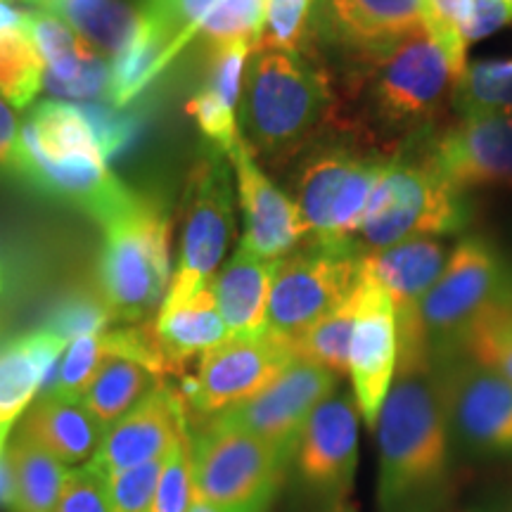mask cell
Masks as SVG:
<instances>
[{
  "label": "cell",
  "mask_w": 512,
  "mask_h": 512,
  "mask_svg": "<svg viewBox=\"0 0 512 512\" xmlns=\"http://www.w3.org/2000/svg\"><path fill=\"white\" fill-rule=\"evenodd\" d=\"M453 102L463 117L512 114V57L467 64Z\"/></svg>",
  "instance_id": "cell-32"
},
{
  "label": "cell",
  "mask_w": 512,
  "mask_h": 512,
  "mask_svg": "<svg viewBox=\"0 0 512 512\" xmlns=\"http://www.w3.org/2000/svg\"><path fill=\"white\" fill-rule=\"evenodd\" d=\"M31 12L60 17L76 34L112 60L138 31L140 10L128 0H22Z\"/></svg>",
  "instance_id": "cell-25"
},
{
  "label": "cell",
  "mask_w": 512,
  "mask_h": 512,
  "mask_svg": "<svg viewBox=\"0 0 512 512\" xmlns=\"http://www.w3.org/2000/svg\"><path fill=\"white\" fill-rule=\"evenodd\" d=\"M5 441H8V434L0 430V460L5 456Z\"/></svg>",
  "instance_id": "cell-51"
},
{
  "label": "cell",
  "mask_w": 512,
  "mask_h": 512,
  "mask_svg": "<svg viewBox=\"0 0 512 512\" xmlns=\"http://www.w3.org/2000/svg\"><path fill=\"white\" fill-rule=\"evenodd\" d=\"M17 434L34 441L60 463L76 465L95 456L105 437V427L95 420L83 401L41 394L24 415Z\"/></svg>",
  "instance_id": "cell-22"
},
{
  "label": "cell",
  "mask_w": 512,
  "mask_h": 512,
  "mask_svg": "<svg viewBox=\"0 0 512 512\" xmlns=\"http://www.w3.org/2000/svg\"><path fill=\"white\" fill-rule=\"evenodd\" d=\"M358 283H361V280H358ZM356 313L358 285L342 304L335 306L325 318H320L318 323L299 339L297 347H294V354H297V358H304V361L316 363V366L328 368L330 373H335L339 377L349 373V349L351 337H354Z\"/></svg>",
  "instance_id": "cell-30"
},
{
  "label": "cell",
  "mask_w": 512,
  "mask_h": 512,
  "mask_svg": "<svg viewBox=\"0 0 512 512\" xmlns=\"http://www.w3.org/2000/svg\"><path fill=\"white\" fill-rule=\"evenodd\" d=\"M389 159L351 147H320L299 164L292 192L304 226V247L358 252L356 235Z\"/></svg>",
  "instance_id": "cell-7"
},
{
  "label": "cell",
  "mask_w": 512,
  "mask_h": 512,
  "mask_svg": "<svg viewBox=\"0 0 512 512\" xmlns=\"http://www.w3.org/2000/svg\"><path fill=\"white\" fill-rule=\"evenodd\" d=\"M337 382L339 375L330 373L328 368L294 358L264 392L209 418L264 439L292 465L294 448L306 422L318 403L335 392Z\"/></svg>",
  "instance_id": "cell-13"
},
{
  "label": "cell",
  "mask_w": 512,
  "mask_h": 512,
  "mask_svg": "<svg viewBox=\"0 0 512 512\" xmlns=\"http://www.w3.org/2000/svg\"><path fill=\"white\" fill-rule=\"evenodd\" d=\"M294 358L290 344L268 330L226 337L200 356L197 394L188 403L190 420L209 418L264 392Z\"/></svg>",
  "instance_id": "cell-14"
},
{
  "label": "cell",
  "mask_w": 512,
  "mask_h": 512,
  "mask_svg": "<svg viewBox=\"0 0 512 512\" xmlns=\"http://www.w3.org/2000/svg\"><path fill=\"white\" fill-rule=\"evenodd\" d=\"M0 287H3V275H0Z\"/></svg>",
  "instance_id": "cell-54"
},
{
  "label": "cell",
  "mask_w": 512,
  "mask_h": 512,
  "mask_svg": "<svg viewBox=\"0 0 512 512\" xmlns=\"http://www.w3.org/2000/svg\"><path fill=\"white\" fill-rule=\"evenodd\" d=\"M316 31L349 55L384 48L425 24L422 0H318Z\"/></svg>",
  "instance_id": "cell-19"
},
{
  "label": "cell",
  "mask_w": 512,
  "mask_h": 512,
  "mask_svg": "<svg viewBox=\"0 0 512 512\" xmlns=\"http://www.w3.org/2000/svg\"><path fill=\"white\" fill-rule=\"evenodd\" d=\"M216 3L219 0H143L140 12L150 17L174 41L162 60V72L166 64L197 36L202 19L214 10Z\"/></svg>",
  "instance_id": "cell-35"
},
{
  "label": "cell",
  "mask_w": 512,
  "mask_h": 512,
  "mask_svg": "<svg viewBox=\"0 0 512 512\" xmlns=\"http://www.w3.org/2000/svg\"><path fill=\"white\" fill-rule=\"evenodd\" d=\"M494 311L501 313L503 318L512 320V264H508L505 268V278H503V285H501V294H498L496 304H494Z\"/></svg>",
  "instance_id": "cell-47"
},
{
  "label": "cell",
  "mask_w": 512,
  "mask_h": 512,
  "mask_svg": "<svg viewBox=\"0 0 512 512\" xmlns=\"http://www.w3.org/2000/svg\"><path fill=\"white\" fill-rule=\"evenodd\" d=\"M185 112L195 119L202 136L209 140V145L216 147L221 155H230L233 147L242 140L238 131V110L223 102L211 88L202 86L185 105Z\"/></svg>",
  "instance_id": "cell-38"
},
{
  "label": "cell",
  "mask_w": 512,
  "mask_h": 512,
  "mask_svg": "<svg viewBox=\"0 0 512 512\" xmlns=\"http://www.w3.org/2000/svg\"><path fill=\"white\" fill-rule=\"evenodd\" d=\"M337 119V100L325 69L302 53L254 50L240 98V133L254 157L273 166L290 162Z\"/></svg>",
  "instance_id": "cell-3"
},
{
  "label": "cell",
  "mask_w": 512,
  "mask_h": 512,
  "mask_svg": "<svg viewBox=\"0 0 512 512\" xmlns=\"http://www.w3.org/2000/svg\"><path fill=\"white\" fill-rule=\"evenodd\" d=\"M453 451L470 460L512 456V384L467 354L434 361Z\"/></svg>",
  "instance_id": "cell-9"
},
{
  "label": "cell",
  "mask_w": 512,
  "mask_h": 512,
  "mask_svg": "<svg viewBox=\"0 0 512 512\" xmlns=\"http://www.w3.org/2000/svg\"><path fill=\"white\" fill-rule=\"evenodd\" d=\"M363 261V259H361ZM399 366V311L384 287L361 271L349 375L361 418L373 430Z\"/></svg>",
  "instance_id": "cell-15"
},
{
  "label": "cell",
  "mask_w": 512,
  "mask_h": 512,
  "mask_svg": "<svg viewBox=\"0 0 512 512\" xmlns=\"http://www.w3.org/2000/svg\"><path fill=\"white\" fill-rule=\"evenodd\" d=\"M159 382L164 380H159L140 361L107 351L98 375L93 377L91 387L83 396V403L107 432V427H112L128 411H133Z\"/></svg>",
  "instance_id": "cell-26"
},
{
  "label": "cell",
  "mask_w": 512,
  "mask_h": 512,
  "mask_svg": "<svg viewBox=\"0 0 512 512\" xmlns=\"http://www.w3.org/2000/svg\"><path fill=\"white\" fill-rule=\"evenodd\" d=\"M375 430L377 510L448 512L456 496V472L439 373L406 318H399V366Z\"/></svg>",
  "instance_id": "cell-1"
},
{
  "label": "cell",
  "mask_w": 512,
  "mask_h": 512,
  "mask_svg": "<svg viewBox=\"0 0 512 512\" xmlns=\"http://www.w3.org/2000/svg\"><path fill=\"white\" fill-rule=\"evenodd\" d=\"M19 128L22 124L17 121L15 110L0 98V176H10L12 171L19 145Z\"/></svg>",
  "instance_id": "cell-45"
},
{
  "label": "cell",
  "mask_w": 512,
  "mask_h": 512,
  "mask_svg": "<svg viewBox=\"0 0 512 512\" xmlns=\"http://www.w3.org/2000/svg\"><path fill=\"white\" fill-rule=\"evenodd\" d=\"M422 5H425V27L437 38L456 74L463 79L467 69L465 27L470 17V0H422Z\"/></svg>",
  "instance_id": "cell-39"
},
{
  "label": "cell",
  "mask_w": 512,
  "mask_h": 512,
  "mask_svg": "<svg viewBox=\"0 0 512 512\" xmlns=\"http://www.w3.org/2000/svg\"><path fill=\"white\" fill-rule=\"evenodd\" d=\"M472 219L470 202L437 169L427 152L396 157L384 166L356 235L358 254L380 252L403 240L444 238Z\"/></svg>",
  "instance_id": "cell-5"
},
{
  "label": "cell",
  "mask_w": 512,
  "mask_h": 512,
  "mask_svg": "<svg viewBox=\"0 0 512 512\" xmlns=\"http://www.w3.org/2000/svg\"><path fill=\"white\" fill-rule=\"evenodd\" d=\"M5 460L12 472V501L8 510L53 512L69 472L64 463L19 434L5 451Z\"/></svg>",
  "instance_id": "cell-27"
},
{
  "label": "cell",
  "mask_w": 512,
  "mask_h": 512,
  "mask_svg": "<svg viewBox=\"0 0 512 512\" xmlns=\"http://www.w3.org/2000/svg\"><path fill=\"white\" fill-rule=\"evenodd\" d=\"M313 0H268L266 22L254 50H283L302 53L311 24Z\"/></svg>",
  "instance_id": "cell-37"
},
{
  "label": "cell",
  "mask_w": 512,
  "mask_h": 512,
  "mask_svg": "<svg viewBox=\"0 0 512 512\" xmlns=\"http://www.w3.org/2000/svg\"><path fill=\"white\" fill-rule=\"evenodd\" d=\"M358 415L354 394L335 389L318 403L297 441L290 475L297 494L316 510L349 503L358 463Z\"/></svg>",
  "instance_id": "cell-11"
},
{
  "label": "cell",
  "mask_w": 512,
  "mask_h": 512,
  "mask_svg": "<svg viewBox=\"0 0 512 512\" xmlns=\"http://www.w3.org/2000/svg\"><path fill=\"white\" fill-rule=\"evenodd\" d=\"M472 512H512V496H501V498H491L475 508Z\"/></svg>",
  "instance_id": "cell-49"
},
{
  "label": "cell",
  "mask_w": 512,
  "mask_h": 512,
  "mask_svg": "<svg viewBox=\"0 0 512 512\" xmlns=\"http://www.w3.org/2000/svg\"><path fill=\"white\" fill-rule=\"evenodd\" d=\"M46 62L27 29L0 31V98L12 110H27L43 88Z\"/></svg>",
  "instance_id": "cell-29"
},
{
  "label": "cell",
  "mask_w": 512,
  "mask_h": 512,
  "mask_svg": "<svg viewBox=\"0 0 512 512\" xmlns=\"http://www.w3.org/2000/svg\"><path fill=\"white\" fill-rule=\"evenodd\" d=\"M192 498L190 470V434L176 444L166 456L162 477H159L152 512H188Z\"/></svg>",
  "instance_id": "cell-43"
},
{
  "label": "cell",
  "mask_w": 512,
  "mask_h": 512,
  "mask_svg": "<svg viewBox=\"0 0 512 512\" xmlns=\"http://www.w3.org/2000/svg\"><path fill=\"white\" fill-rule=\"evenodd\" d=\"M157 347L162 351L169 377L188 375V363L195 356L216 347L228 337L226 323L216 304L214 287L207 285L192 297H164L162 309L152 320Z\"/></svg>",
  "instance_id": "cell-21"
},
{
  "label": "cell",
  "mask_w": 512,
  "mask_h": 512,
  "mask_svg": "<svg viewBox=\"0 0 512 512\" xmlns=\"http://www.w3.org/2000/svg\"><path fill=\"white\" fill-rule=\"evenodd\" d=\"M361 259L363 271L384 287L396 311H411L444 273L451 252L439 238H413Z\"/></svg>",
  "instance_id": "cell-23"
},
{
  "label": "cell",
  "mask_w": 512,
  "mask_h": 512,
  "mask_svg": "<svg viewBox=\"0 0 512 512\" xmlns=\"http://www.w3.org/2000/svg\"><path fill=\"white\" fill-rule=\"evenodd\" d=\"M268 0H219L202 19L197 36L209 43L252 41L256 46L266 22Z\"/></svg>",
  "instance_id": "cell-36"
},
{
  "label": "cell",
  "mask_w": 512,
  "mask_h": 512,
  "mask_svg": "<svg viewBox=\"0 0 512 512\" xmlns=\"http://www.w3.org/2000/svg\"><path fill=\"white\" fill-rule=\"evenodd\" d=\"M465 354L512 384V320L491 309L467 339Z\"/></svg>",
  "instance_id": "cell-40"
},
{
  "label": "cell",
  "mask_w": 512,
  "mask_h": 512,
  "mask_svg": "<svg viewBox=\"0 0 512 512\" xmlns=\"http://www.w3.org/2000/svg\"><path fill=\"white\" fill-rule=\"evenodd\" d=\"M361 254L304 247L275 261L266 330L294 349L361 280Z\"/></svg>",
  "instance_id": "cell-10"
},
{
  "label": "cell",
  "mask_w": 512,
  "mask_h": 512,
  "mask_svg": "<svg viewBox=\"0 0 512 512\" xmlns=\"http://www.w3.org/2000/svg\"><path fill=\"white\" fill-rule=\"evenodd\" d=\"M117 323L98 287H74L50 309L43 328L55 332L64 342L83 335H102Z\"/></svg>",
  "instance_id": "cell-33"
},
{
  "label": "cell",
  "mask_w": 512,
  "mask_h": 512,
  "mask_svg": "<svg viewBox=\"0 0 512 512\" xmlns=\"http://www.w3.org/2000/svg\"><path fill=\"white\" fill-rule=\"evenodd\" d=\"M188 512H221L219 508H214V505H211L207 498H204L200 491L197 489H192V498H190V508H188Z\"/></svg>",
  "instance_id": "cell-50"
},
{
  "label": "cell",
  "mask_w": 512,
  "mask_h": 512,
  "mask_svg": "<svg viewBox=\"0 0 512 512\" xmlns=\"http://www.w3.org/2000/svg\"><path fill=\"white\" fill-rule=\"evenodd\" d=\"M238 176V195L245 221L242 247L266 261H280L304 242L302 216L294 200L275 188L266 171L256 164L245 140L228 155Z\"/></svg>",
  "instance_id": "cell-18"
},
{
  "label": "cell",
  "mask_w": 512,
  "mask_h": 512,
  "mask_svg": "<svg viewBox=\"0 0 512 512\" xmlns=\"http://www.w3.org/2000/svg\"><path fill=\"white\" fill-rule=\"evenodd\" d=\"M233 197L219 159L204 157L190 169L183 192L181 259L166 297H192L214 283V271L233 240Z\"/></svg>",
  "instance_id": "cell-12"
},
{
  "label": "cell",
  "mask_w": 512,
  "mask_h": 512,
  "mask_svg": "<svg viewBox=\"0 0 512 512\" xmlns=\"http://www.w3.org/2000/svg\"><path fill=\"white\" fill-rule=\"evenodd\" d=\"M508 261L484 238H465L453 247L439 280L411 311L399 318L418 330L432 361L465 354V344L494 309Z\"/></svg>",
  "instance_id": "cell-6"
},
{
  "label": "cell",
  "mask_w": 512,
  "mask_h": 512,
  "mask_svg": "<svg viewBox=\"0 0 512 512\" xmlns=\"http://www.w3.org/2000/svg\"><path fill=\"white\" fill-rule=\"evenodd\" d=\"M512 19V10L503 0H470V17H467L465 41L467 46L482 38L496 34Z\"/></svg>",
  "instance_id": "cell-44"
},
{
  "label": "cell",
  "mask_w": 512,
  "mask_h": 512,
  "mask_svg": "<svg viewBox=\"0 0 512 512\" xmlns=\"http://www.w3.org/2000/svg\"><path fill=\"white\" fill-rule=\"evenodd\" d=\"M188 434V406L178 389L164 380L133 411L107 427L91 463L107 477L121 475L150 460L164 458L176 444L188 439Z\"/></svg>",
  "instance_id": "cell-16"
},
{
  "label": "cell",
  "mask_w": 512,
  "mask_h": 512,
  "mask_svg": "<svg viewBox=\"0 0 512 512\" xmlns=\"http://www.w3.org/2000/svg\"><path fill=\"white\" fill-rule=\"evenodd\" d=\"M190 422L192 489L221 512H268L290 477V463L264 439L219 420Z\"/></svg>",
  "instance_id": "cell-8"
},
{
  "label": "cell",
  "mask_w": 512,
  "mask_h": 512,
  "mask_svg": "<svg viewBox=\"0 0 512 512\" xmlns=\"http://www.w3.org/2000/svg\"><path fill=\"white\" fill-rule=\"evenodd\" d=\"M166 456L110 477V512H152Z\"/></svg>",
  "instance_id": "cell-42"
},
{
  "label": "cell",
  "mask_w": 512,
  "mask_h": 512,
  "mask_svg": "<svg viewBox=\"0 0 512 512\" xmlns=\"http://www.w3.org/2000/svg\"><path fill=\"white\" fill-rule=\"evenodd\" d=\"M458 190L512 188V114H470L427 147Z\"/></svg>",
  "instance_id": "cell-17"
},
{
  "label": "cell",
  "mask_w": 512,
  "mask_h": 512,
  "mask_svg": "<svg viewBox=\"0 0 512 512\" xmlns=\"http://www.w3.org/2000/svg\"><path fill=\"white\" fill-rule=\"evenodd\" d=\"M171 221L164 204L138 192L102 226L98 287L117 323L155 320L171 285Z\"/></svg>",
  "instance_id": "cell-4"
},
{
  "label": "cell",
  "mask_w": 512,
  "mask_h": 512,
  "mask_svg": "<svg viewBox=\"0 0 512 512\" xmlns=\"http://www.w3.org/2000/svg\"><path fill=\"white\" fill-rule=\"evenodd\" d=\"M351 64L349 88L377 136L418 138L456 100L460 76L425 24Z\"/></svg>",
  "instance_id": "cell-2"
},
{
  "label": "cell",
  "mask_w": 512,
  "mask_h": 512,
  "mask_svg": "<svg viewBox=\"0 0 512 512\" xmlns=\"http://www.w3.org/2000/svg\"><path fill=\"white\" fill-rule=\"evenodd\" d=\"M273 271L275 261L259 259L240 245L233 259L216 275L211 287H214L228 337L266 330Z\"/></svg>",
  "instance_id": "cell-24"
},
{
  "label": "cell",
  "mask_w": 512,
  "mask_h": 512,
  "mask_svg": "<svg viewBox=\"0 0 512 512\" xmlns=\"http://www.w3.org/2000/svg\"><path fill=\"white\" fill-rule=\"evenodd\" d=\"M330 512H358L354 505L351 503H344V505H339V508H335V510H330Z\"/></svg>",
  "instance_id": "cell-52"
},
{
  "label": "cell",
  "mask_w": 512,
  "mask_h": 512,
  "mask_svg": "<svg viewBox=\"0 0 512 512\" xmlns=\"http://www.w3.org/2000/svg\"><path fill=\"white\" fill-rule=\"evenodd\" d=\"M171 43L174 41L140 12L138 31L112 60L110 105L126 107L143 98L145 88L162 74V60Z\"/></svg>",
  "instance_id": "cell-28"
},
{
  "label": "cell",
  "mask_w": 512,
  "mask_h": 512,
  "mask_svg": "<svg viewBox=\"0 0 512 512\" xmlns=\"http://www.w3.org/2000/svg\"><path fill=\"white\" fill-rule=\"evenodd\" d=\"M64 349L67 342L43 325L0 342V430L5 434L46 389Z\"/></svg>",
  "instance_id": "cell-20"
},
{
  "label": "cell",
  "mask_w": 512,
  "mask_h": 512,
  "mask_svg": "<svg viewBox=\"0 0 512 512\" xmlns=\"http://www.w3.org/2000/svg\"><path fill=\"white\" fill-rule=\"evenodd\" d=\"M12 501V472L8 460H0V508L8 510Z\"/></svg>",
  "instance_id": "cell-48"
},
{
  "label": "cell",
  "mask_w": 512,
  "mask_h": 512,
  "mask_svg": "<svg viewBox=\"0 0 512 512\" xmlns=\"http://www.w3.org/2000/svg\"><path fill=\"white\" fill-rule=\"evenodd\" d=\"M105 356V332L102 335H83L72 339L41 394L83 401V396H86L88 387H91L93 377L98 375Z\"/></svg>",
  "instance_id": "cell-34"
},
{
  "label": "cell",
  "mask_w": 512,
  "mask_h": 512,
  "mask_svg": "<svg viewBox=\"0 0 512 512\" xmlns=\"http://www.w3.org/2000/svg\"><path fill=\"white\" fill-rule=\"evenodd\" d=\"M503 3H505V5H508V8L512 10V0H503Z\"/></svg>",
  "instance_id": "cell-53"
},
{
  "label": "cell",
  "mask_w": 512,
  "mask_h": 512,
  "mask_svg": "<svg viewBox=\"0 0 512 512\" xmlns=\"http://www.w3.org/2000/svg\"><path fill=\"white\" fill-rule=\"evenodd\" d=\"M31 10L22 0H0V31L27 29Z\"/></svg>",
  "instance_id": "cell-46"
},
{
  "label": "cell",
  "mask_w": 512,
  "mask_h": 512,
  "mask_svg": "<svg viewBox=\"0 0 512 512\" xmlns=\"http://www.w3.org/2000/svg\"><path fill=\"white\" fill-rule=\"evenodd\" d=\"M53 512H110V477L95 463L69 470Z\"/></svg>",
  "instance_id": "cell-41"
},
{
  "label": "cell",
  "mask_w": 512,
  "mask_h": 512,
  "mask_svg": "<svg viewBox=\"0 0 512 512\" xmlns=\"http://www.w3.org/2000/svg\"><path fill=\"white\" fill-rule=\"evenodd\" d=\"M79 107L93 128L107 164L119 162L133 147H138L152 114L150 102H131L126 107H114L110 102H81Z\"/></svg>",
  "instance_id": "cell-31"
}]
</instances>
